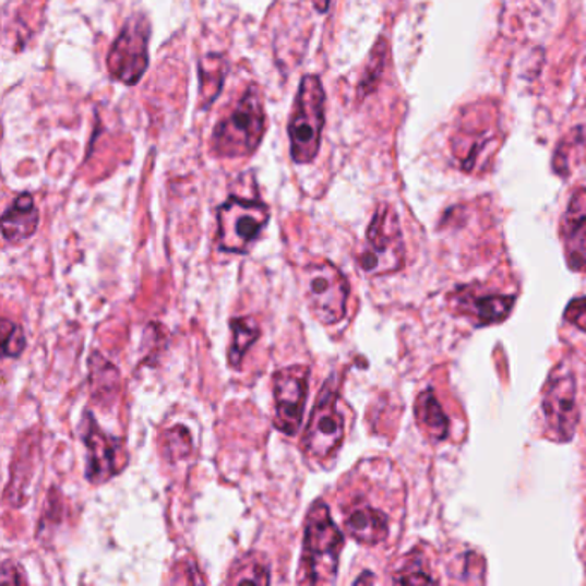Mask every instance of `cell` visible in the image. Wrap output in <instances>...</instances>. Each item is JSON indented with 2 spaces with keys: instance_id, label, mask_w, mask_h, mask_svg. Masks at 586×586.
I'll return each mask as SVG.
<instances>
[{
  "instance_id": "cell-1",
  "label": "cell",
  "mask_w": 586,
  "mask_h": 586,
  "mask_svg": "<svg viewBox=\"0 0 586 586\" xmlns=\"http://www.w3.org/2000/svg\"><path fill=\"white\" fill-rule=\"evenodd\" d=\"M344 537L332 522L327 504L319 501L310 507L304 523L300 583L327 585L336 582Z\"/></svg>"
},
{
  "instance_id": "cell-2",
  "label": "cell",
  "mask_w": 586,
  "mask_h": 586,
  "mask_svg": "<svg viewBox=\"0 0 586 586\" xmlns=\"http://www.w3.org/2000/svg\"><path fill=\"white\" fill-rule=\"evenodd\" d=\"M267 121L259 86L251 85L227 118L215 125L212 148L218 157H248L259 148Z\"/></svg>"
},
{
  "instance_id": "cell-3",
  "label": "cell",
  "mask_w": 586,
  "mask_h": 586,
  "mask_svg": "<svg viewBox=\"0 0 586 586\" xmlns=\"http://www.w3.org/2000/svg\"><path fill=\"white\" fill-rule=\"evenodd\" d=\"M324 122V86L319 76L308 74L301 80L289 121L291 157L296 164H310L319 155Z\"/></svg>"
},
{
  "instance_id": "cell-4",
  "label": "cell",
  "mask_w": 586,
  "mask_h": 586,
  "mask_svg": "<svg viewBox=\"0 0 586 586\" xmlns=\"http://www.w3.org/2000/svg\"><path fill=\"white\" fill-rule=\"evenodd\" d=\"M405 256L399 218L391 206L381 205L376 208L367 232V247L358 259L361 271L372 277L394 274L405 265Z\"/></svg>"
},
{
  "instance_id": "cell-5",
  "label": "cell",
  "mask_w": 586,
  "mask_h": 586,
  "mask_svg": "<svg viewBox=\"0 0 586 586\" xmlns=\"http://www.w3.org/2000/svg\"><path fill=\"white\" fill-rule=\"evenodd\" d=\"M303 291L308 307L320 324L336 325L346 316L349 284L334 263L307 265L303 268Z\"/></svg>"
},
{
  "instance_id": "cell-6",
  "label": "cell",
  "mask_w": 586,
  "mask_h": 586,
  "mask_svg": "<svg viewBox=\"0 0 586 586\" xmlns=\"http://www.w3.org/2000/svg\"><path fill=\"white\" fill-rule=\"evenodd\" d=\"M218 248L227 253H247L268 223V208L256 200L231 196L218 208Z\"/></svg>"
},
{
  "instance_id": "cell-7",
  "label": "cell",
  "mask_w": 586,
  "mask_h": 586,
  "mask_svg": "<svg viewBox=\"0 0 586 586\" xmlns=\"http://www.w3.org/2000/svg\"><path fill=\"white\" fill-rule=\"evenodd\" d=\"M543 417L547 433L554 441L570 442L578 427V403H576V381L566 364H559L550 373L543 388Z\"/></svg>"
},
{
  "instance_id": "cell-8",
  "label": "cell",
  "mask_w": 586,
  "mask_h": 586,
  "mask_svg": "<svg viewBox=\"0 0 586 586\" xmlns=\"http://www.w3.org/2000/svg\"><path fill=\"white\" fill-rule=\"evenodd\" d=\"M148 40L151 25L146 17H130L107 57V68L113 80L124 85H134L142 80L148 68Z\"/></svg>"
},
{
  "instance_id": "cell-9",
  "label": "cell",
  "mask_w": 586,
  "mask_h": 586,
  "mask_svg": "<svg viewBox=\"0 0 586 586\" xmlns=\"http://www.w3.org/2000/svg\"><path fill=\"white\" fill-rule=\"evenodd\" d=\"M344 441V418L337 409V396L331 382L324 385L308 421L303 450L310 459L325 462Z\"/></svg>"
},
{
  "instance_id": "cell-10",
  "label": "cell",
  "mask_w": 586,
  "mask_h": 586,
  "mask_svg": "<svg viewBox=\"0 0 586 586\" xmlns=\"http://www.w3.org/2000/svg\"><path fill=\"white\" fill-rule=\"evenodd\" d=\"M480 104L471 107V112L463 113L462 122L453 136L454 157L466 172H474L478 163L486 157L492 143H499V125L495 110L480 109Z\"/></svg>"
},
{
  "instance_id": "cell-11",
  "label": "cell",
  "mask_w": 586,
  "mask_h": 586,
  "mask_svg": "<svg viewBox=\"0 0 586 586\" xmlns=\"http://www.w3.org/2000/svg\"><path fill=\"white\" fill-rule=\"evenodd\" d=\"M310 370L304 364H295L274 373L275 429L296 435L303 421L308 397Z\"/></svg>"
},
{
  "instance_id": "cell-12",
  "label": "cell",
  "mask_w": 586,
  "mask_h": 586,
  "mask_svg": "<svg viewBox=\"0 0 586 586\" xmlns=\"http://www.w3.org/2000/svg\"><path fill=\"white\" fill-rule=\"evenodd\" d=\"M88 423L85 430V444L88 450L86 457V478L95 486L110 480L125 466L124 444L119 439L106 435L98 429L94 417L86 412Z\"/></svg>"
},
{
  "instance_id": "cell-13",
  "label": "cell",
  "mask_w": 586,
  "mask_h": 586,
  "mask_svg": "<svg viewBox=\"0 0 586 586\" xmlns=\"http://www.w3.org/2000/svg\"><path fill=\"white\" fill-rule=\"evenodd\" d=\"M562 243L566 251L567 265L573 271L586 268V190L578 188L571 194L566 214L562 217Z\"/></svg>"
},
{
  "instance_id": "cell-14",
  "label": "cell",
  "mask_w": 586,
  "mask_h": 586,
  "mask_svg": "<svg viewBox=\"0 0 586 586\" xmlns=\"http://www.w3.org/2000/svg\"><path fill=\"white\" fill-rule=\"evenodd\" d=\"M38 211L29 193H21L2 217V236L8 243H23L38 227Z\"/></svg>"
},
{
  "instance_id": "cell-15",
  "label": "cell",
  "mask_w": 586,
  "mask_h": 586,
  "mask_svg": "<svg viewBox=\"0 0 586 586\" xmlns=\"http://www.w3.org/2000/svg\"><path fill=\"white\" fill-rule=\"evenodd\" d=\"M346 530L356 542L363 546H379L388 535V519L382 511L370 505H360L349 513Z\"/></svg>"
},
{
  "instance_id": "cell-16",
  "label": "cell",
  "mask_w": 586,
  "mask_h": 586,
  "mask_svg": "<svg viewBox=\"0 0 586 586\" xmlns=\"http://www.w3.org/2000/svg\"><path fill=\"white\" fill-rule=\"evenodd\" d=\"M514 301V296H475L463 310L474 316L478 325L498 324L510 315Z\"/></svg>"
},
{
  "instance_id": "cell-17",
  "label": "cell",
  "mask_w": 586,
  "mask_h": 586,
  "mask_svg": "<svg viewBox=\"0 0 586 586\" xmlns=\"http://www.w3.org/2000/svg\"><path fill=\"white\" fill-rule=\"evenodd\" d=\"M417 418L421 429L432 436L433 441H444L450 435V420L445 417L441 403L432 391H424L417 399Z\"/></svg>"
},
{
  "instance_id": "cell-18",
  "label": "cell",
  "mask_w": 586,
  "mask_h": 586,
  "mask_svg": "<svg viewBox=\"0 0 586 586\" xmlns=\"http://www.w3.org/2000/svg\"><path fill=\"white\" fill-rule=\"evenodd\" d=\"M89 384H92V394L98 403H109L110 396L118 394V370L113 369V364L109 363L100 352H94L89 360Z\"/></svg>"
},
{
  "instance_id": "cell-19",
  "label": "cell",
  "mask_w": 586,
  "mask_h": 586,
  "mask_svg": "<svg viewBox=\"0 0 586 586\" xmlns=\"http://www.w3.org/2000/svg\"><path fill=\"white\" fill-rule=\"evenodd\" d=\"M226 69V59L223 56L212 53L203 57L200 62V98L203 107H211L212 101L220 94Z\"/></svg>"
},
{
  "instance_id": "cell-20",
  "label": "cell",
  "mask_w": 586,
  "mask_h": 586,
  "mask_svg": "<svg viewBox=\"0 0 586 586\" xmlns=\"http://www.w3.org/2000/svg\"><path fill=\"white\" fill-rule=\"evenodd\" d=\"M232 344L229 349V363L235 369H239V364L243 361L248 349L256 343L260 337V327L253 320L243 316V319H235L231 322Z\"/></svg>"
},
{
  "instance_id": "cell-21",
  "label": "cell",
  "mask_w": 586,
  "mask_h": 586,
  "mask_svg": "<svg viewBox=\"0 0 586 586\" xmlns=\"http://www.w3.org/2000/svg\"><path fill=\"white\" fill-rule=\"evenodd\" d=\"M191 453V436L184 427H175L166 433L164 454L169 462H178Z\"/></svg>"
},
{
  "instance_id": "cell-22",
  "label": "cell",
  "mask_w": 586,
  "mask_h": 586,
  "mask_svg": "<svg viewBox=\"0 0 586 586\" xmlns=\"http://www.w3.org/2000/svg\"><path fill=\"white\" fill-rule=\"evenodd\" d=\"M232 583H255V585H268L271 576H268L267 567L263 566L262 562L255 559H244L235 571H232Z\"/></svg>"
},
{
  "instance_id": "cell-23",
  "label": "cell",
  "mask_w": 586,
  "mask_h": 586,
  "mask_svg": "<svg viewBox=\"0 0 586 586\" xmlns=\"http://www.w3.org/2000/svg\"><path fill=\"white\" fill-rule=\"evenodd\" d=\"M385 56H387V45H385L384 40H381L375 45L369 68L364 71L363 82L360 85L361 95L370 94L375 88L376 82H379V77L384 71Z\"/></svg>"
},
{
  "instance_id": "cell-24",
  "label": "cell",
  "mask_w": 586,
  "mask_h": 586,
  "mask_svg": "<svg viewBox=\"0 0 586 586\" xmlns=\"http://www.w3.org/2000/svg\"><path fill=\"white\" fill-rule=\"evenodd\" d=\"M2 337H4V355L9 358L20 356L25 351L26 339L20 325L11 324L8 320L2 322Z\"/></svg>"
},
{
  "instance_id": "cell-25",
  "label": "cell",
  "mask_w": 586,
  "mask_h": 586,
  "mask_svg": "<svg viewBox=\"0 0 586 586\" xmlns=\"http://www.w3.org/2000/svg\"><path fill=\"white\" fill-rule=\"evenodd\" d=\"M396 583H408V585H423V583H433L432 578L424 576L423 571H421L420 564L415 562V566L408 564L405 570L400 571L399 576L394 578Z\"/></svg>"
},
{
  "instance_id": "cell-26",
  "label": "cell",
  "mask_w": 586,
  "mask_h": 586,
  "mask_svg": "<svg viewBox=\"0 0 586 586\" xmlns=\"http://www.w3.org/2000/svg\"><path fill=\"white\" fill-rule=\"evenodd\" d=\"M566 320H570L571 324L576 325V327L586 331V296L585 298H579V300H574L567 307Z\"/></svg>"
},
{
  "instance_id": "cell-27",
  "label": "cell",
  "mask_w": 586,
  "mask_h": 586,
  "mask_svg": "<svg viewBox=\"0 0 586 586\" xmlns=\"http://www.w3.org/2000/svg\"><path fill=\"white\" fill-rule=\"evenodd\" d=\"M315 2V8L319 9L320 13H325L331 4V0H313Z\"/></svg>"
}]
</instances>
